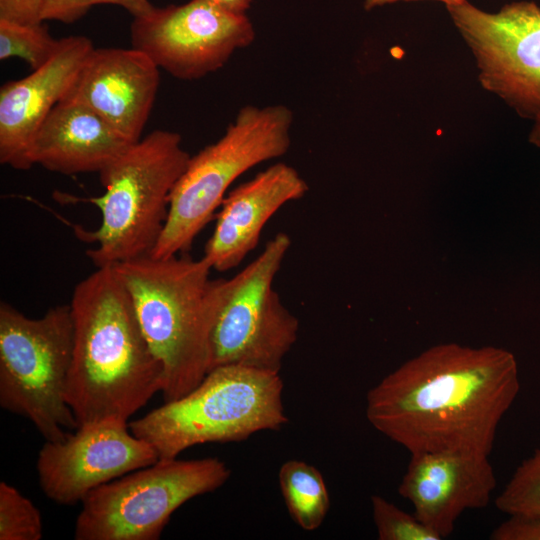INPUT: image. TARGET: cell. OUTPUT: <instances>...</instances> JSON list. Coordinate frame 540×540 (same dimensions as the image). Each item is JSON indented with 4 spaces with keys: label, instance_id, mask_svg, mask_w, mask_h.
Here are the masks:
<instances>
[{
    "label": "cell",
    "instance_id": "6da1fadb",
    "mask_svg": "<svg viewBox=\"0 0 540 540\" xmlns=\"http://www.w3.org/2000/svg\"><path fill=\"white\" fill-rule=\"evenodd\" d=\"M520 390L514 355L493 346H433L374 385L366 418L410 454L489 456L498 426Z\"/></svg>",
    "mask_w": 540,
    "mask_h": 540
},
{
    "label": "cell",
    "instance_id": "7a4b0ae2",
    "mask_svg": "<svg viewBox=\"0 0 540 540\" xmlns=\"http://www.w3.org/2000/svg\"><path fill=\"white\" fill-rule=\"evenodd\" d=\"M67 402L78 427L127 421L163 388V369L113 267L97 268L74 288Z\"/></svg>",
    "mask_w": 540,
    "mask_h": 540
},
{
    "label": "cell",
    "instance_id": "3957f363",
    "mask_svg": "<svg viewBox=\"0 0 540 540\" xmlns=\"http://www.w3.org/2000/svg\"><path fill=\"white\" fill-rule=\"evenodd\" d=\"M163 369L164 401L192 391L210 367V335L222 279L202 257L145 255L113 266Z\"/></svg>",
    "mask_w": 540,
    "mask_h": 540
},
{
    "label": "cell",
    "instance_id": "277c9868",
    "mask_svg": "<svg viewBox=\"0 0 540 540\" xmlns=\"http://www.w3.org/2000/svg\"><path fill=\"white\" fill-rule=\"evenodd\" d=\"M283 387L276 372L218 366L192 391L135 419L129 428L159 459L177 458L195 445L243 441L287 424Z\"/></svg>",
    "mask_w": 540,
    "mask_h": 540
},
{
    "label": "cell",
    "instance_id": "5b68a950",
    "mask_svg": "<svg viewBox=\"0 0 540 540\" xmlns=\"http://www.w3.org/2000/svg\"><path fill=\"white\" fill-rule=\"evenodd\" d=\"M189 153L174 131L154 130L129 146L98 174L103 195L88 199L101 212L98 229L83 231L97 246L87 250L100 267L149 255L165 225L172 191Z\"/></svg>",
    "mask_w": 540,
    "mask_h": 540
},
{
    "label": "cell",
    "instance_id": "8992f818",
    "mask_svg": "<svg viewBox=\"0 0 540 540\" xmlns=\"http://www.w3.org/2000/svg\"><path fill=\"white\" fill-rule=\"evenodd\" d=\"M292 122L293 113L285 105L242 107L221 138L190 157L149 255L167 258L187 252L240 175L287 153Z\"/></svg>",
    "mask_w": 540,
    "mask_h": 540
},
{
    "label": "cell",
    "instance_id": "52a82bcc",
    "mask_svg": "<svg viewBox=\"0 0 540 540\" xmlns=\"http://www.w3.org/2000/svg\"><path fill=\"white\" fill-rule=\"evenodd\" d=\"M74 326L70 304L29 318L0 303V406L28 419L45 441L78 428L67 402Z\"/></svg>",
    "mask_w": 540,
    "mask_h": 540
},
{
    "label": "cell",
    "instance_id": "ba28073f",
    "mask_svg": "<svg viewBox=\"0 0 540 540\" xmlns=\"http://www.w3.org/2000/svg\"><path fill=\"white\" fill-rule=\"evenodd\" d=\"M218 458L159 459L92 490L76 518V540H157L187 501L217 490L230 478Z\"/></svg>",
    "mask_w": 540,
    "mask_h": 540
},
{
    "label": "cell",
    "instance_id": "9c48e42d",
    "mask_svg": "<svg viewBox=\"0 0 540 540\" xmlns=\"http://www.w3.org/2000/svg\"><path fill=\"white\" fill-rule=\"evenodd\" d=\"M290 245L286 233L276 234L244 269L221 280L210 335L209 371L222 365H242L280 372L299 330L298 319L273 288Z\"/></svg>",
    "mask_w": 540,
    "mask_h": 540
},
{
    "label": "cell",
    "instance_id": "30bf717a",
    "mask_svg": "<svg viewBox=\"0 0 540 540\" xmlns=\"http://www.w3.org/2000/svg\"><path fill=\"white\" fill-rule=\"evenodd\" d=\"M471 50L482 87L518 114L540 115V7L512 2L499 11H483L467 0L446 6Z\"/></svg>",
    "mask_w": 540,
    "mask_h": 540
},
{
    "label": "cell",
    "instance_id": "8fae6325",
    "mask_svg": "<svg viewBox=\"0 0 540 540\" xmlns=\"http://www.w3.org/2000/svg\"><path fill=\"white\" fill-rule=\"evenodd\" d=\"M254 39L255 29L247 14L228 11L212 0L155 7L149 14L133 18L130 26L132 48L181 80L215 72Z\"/></svg>",
    "mask_w": 540,
    "mask_h": 540
},
{
    "label": "cell",
    "instance_id": "7c38bea8",
    "mask_svg": "<svg viewBox=\"0 0 540 540\" xmlns=\"http://www.w3.org/2000/svg\"><path fill=\"white\" fill-rule=\"evenodd\" d=\"M158 460L154 448L136 437L127 421L105 419L81 425L63 440L45 441L36 470L47 498L73 505L99 486Z\"/></svg>",
    "mask_w": 540,
    "mask_h": 540
},
{
    "label": "cell",
    "instance_id": "4fadbf2b",
    "mask_svg": "<svg viewBox=\"0 0 540 540\" xmlns=\"http://www.w3.org/2000/svg\"><path fill=\"white\" fill-rule=\"evenodd\" d=\"M488 457L463 452L411 454L398 493L412 504L422 523L447 538L463 512L489 504L496 476Z\"/></svg>",
    "mask_w": 540,
    "mask_h": 540
},
{
    "label": "cell",
    "instance_id": "5bb4252c",
    "mask_svg": "<svg viewBox=\"0 0 540 540\" xmlns=\"http://www.w3.org/2000/svg\"><path fill=\"white\" fill-rule=\"evenodd\" d=\"M159 81V67L142 51L94 47L64 98L85 104L135 143L149 119Z\"/></svg>",
    "mask_w": 540,
    "mask_h": 540
},
{
    "label": "cell",
    "instance_id": "9a60e30c",
    "mask_svg": "<svg viewBox=\"0 0 540 540\" xmlns=\"http://www.w3.org/2000/svg\"><path fill=\"white\" fill-rule=\"evenodd\" d=\"M94 48L84 35L61 38L56 54L42 67L0 89V163L17 170L33 166L35 134L67 95L84 60Z\"/></svg>",
    "mask_w": 540,
    "mask_h": 540
},
{
    "label": "cell",
    "instance_id": "2e32d148",
    "mask_svg": "<svg viewBox=\"0 0 540 540\" xmlns=\"http://www.w3.org/2000/svg\"><path fill=\"white\" fill-rule=\"evenodd\" d=\"M309 186L298 171L276 163L234 188L222 201L203 258L225 272L256 248L267 221L284 204L301 199Z\"/></svg>",
    "mask_w": 540,
    "mask_h": 540
},
{
    "label": "cell",
    "instance_id": "e0dca14e",
    "mask_svg": "<svg viewBox=\"0 0 540 540\" xmlns=\"http://www.w3.org/2000/svg\"><path fill=\"white\" fill-rule=\"evenodd\" d=\"M132 144L88 106L63 98L35 134L30 158L64 175L99 173Z\"/></svg>",
    "mask_w": 540,
    "mask_h": 540
},
{
    "label": "cell",
    "instance_id": "ac0fdd59",
    "mask_svg": "<svg viewBox=\"0 0 540 540\" xmlns=\"http://www.w3.org/2000/svg\"><path fill=\"white\" fill-rule=\"evenodd\" d=\"M280 490L294 522L303 530L318 529L326 518L330 497L320 471L302 460H288L278 473Z\"/></svg>",
    "mask_w": 540,
    "mask_h": 540
},
{
    "label": "cell",
    "instance_id": "d6986e66",
    "mask_svg": "<svg viewBox=\"0 0 540 540\" xmlns=\"http://www.w3.org/2000/svg\"><path fill=\"white\" fill-rule=\"evenodd\" d=\"M61 39L51 36L41 23H19L0 19V59L24 60L33 70L45 65L58 51Z\"/></svg>",
    "mask_w": 540,
    "mask_h": 540
},
{
    "label": "cell",
    "instance_id": "ffe728a7",
    "mask_svg": "<svg viewBox=\"0 0 540 540\" xmlns=\"http://www.w3.org/2000/svg\"><path fill=\"white\" fill-rule=\"evenodd\" d=\"M495 505L507 515H540V449L517 467Z\"/></svg>",
    "mask_w": 540,
    "mask_h": 540
},
{
    "label": "cell",
    "instance_id": "44dd1931",
    "mask_svg": "<svg viewBox=\"0 0 540 540\" xmlns=\"http://www.w3.org/2000/svg\"><path fill=\"white\" fill-rule=\"evenodd\" d=\"M40 511L14 486L0 482V540H40Z\"/></svg>",
    "mask_w": 540,
    "mask_h": 540
},
{
    "label": "cell",
    "instance_id": "7402d4cb",
    "mask_svg": "<svg viewBox=\"0 0 540 540\" xmlns=\"http://www.w3.org/2000/svg\"><path fill=\"white\" fill-rule=\"evenodd\" d=\"M373 521L379 540H441L414 513L409 514L382 496H371Z\"/></svg>",
    "mask_w": 540,
    "mask_h": 540
},
{
    "label": "cell",
    "instance_id": "603a6c76",
    "mask_svg": "<svg viewBox=\"0 0 540 540\" xmlns=\"http://www.w3.org/2000/svg\"><path fill=\"white\" fill-rule=\"evenodd\" d=\"M99 4L118 5L127 10L133 18L149 14L155 8L149 0H44L42 20L73 23L83 17L91 7Z\"/></svg>",
    "mask_w": 540,
    "mask_h": 540
},
{
    "label": "cell",
    "instance_id": "cb8c5ba5",
    "mask_svg": "<svg viewBox=\"0 0 540 540\" xmlns=\"http://www.w3.org/2000/svg\"><path fill=\"white\" fill-rule=\"evenodd\" d=\"M492 540H540V515H509L490 534Z\"/></svg>",
    "mask_w": 540,
    "mask_h": 540
},
{
    "label": "cell",
    "instance_id": "d4e9b609",
    "mask_svg": "<svg viewBox=\"0 0 540 540\" xmlns=\"http://www.w3.org/2000/svg\"><path fill=\"white\" fill-rule=\"evenodd\" d=\"M44 0H0V19L41 23Z\"/></svg>",
    "mask_w": 540,
    "mask_h": 540
},
{
    "label": "cell",
    "instance_id": "484cf974",
    "mask_svg": "<svg viewBox=\"0 0 540 540\" xmlns=\"http://www.w3.org/2000/svg\"><path fill=\"white\" fill-rule=\"evenodd\" d=\"M222 8L237 14H247L252 0H212Z\"/></svg>",
    "mask_w": 540,
    "mask_h": 540
},
{
    "label": "cell",
    "instance_id": "4316f807",
    "mask_svg": "<svg viewBox=\"0 0 540 540\" xmlns=\"http://www.w3.org/2000/svg\"><path fill=\"white\" fill-rule=\"evenodd\" d=\"M401 1H418V0H363L364 8L366 10H372L377 7H381L387 4H393ZM443 2L446 6L448 5H458L463 3L466 0H434Z\"/></svg>",
    "mask_w": 540,
    "mask_h": 540
},
{
    "label": "cell",
    "instance_id": "83f0119b",
    "mask_svg": "<svg viewBox=\"0 0 540 540\" xmlns=\"http://www.w3.org/2000/svg\"><path fill=\"white\" fill-rule=\"evenodd\" d=\"M529 140L540 148V115L534 119V126L531 130Z\"/></svg>",
    "mask_w": 540,
    "mask_h": 540
}]
</instances>
